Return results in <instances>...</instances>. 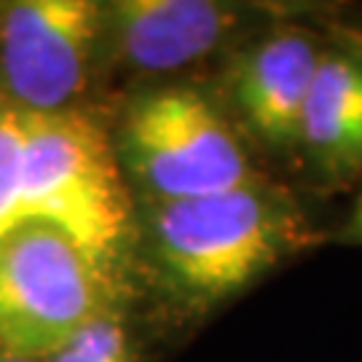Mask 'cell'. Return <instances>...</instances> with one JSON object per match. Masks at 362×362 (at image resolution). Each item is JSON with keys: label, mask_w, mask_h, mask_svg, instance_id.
Listing matches in <instances>:
<instances>
[{"label": "cell", "mask_w": 362, "mask_h": 362, "mask_svg": "<svg viewBox=\"0 0 362 362\" xmlns=\"http://www.w3.org/2000/svg\"><path fill=\"white\" fill-rule=\"evenodd\" d=\"M311 242L298 204L272 182L180 202H137L134 252L175 314L202 317L247 293Z\"/></svg>", "instance_id": "cell-1"}, {"label": "cell", "mask_w": 362, "mask_h": 362, "mask_svg": "<svg viewBox=\"0 0 362 362\" xmlns=\"http://www.w3.org/2000/svg\"><path fill=\"white\" fill-rule=\"evenodd\" d=\"M325 180H346L362 169V57L325 49L311 83L300 143Z\"/></svg>", "instance_id": "cell-8"}, {"label": "cell", "mask_w": 362, "mask_h": 362, "mask_svg": "<svg viewBox=\"0 0 362 362\" xmlns=\"http://www.w3.org/2000/svg\"><path fill=\"white\" fill-rule=\"evenodd\" d=\"M62 228L100 266L124 279L134 252L137 199L121 169L113 132L89 107L33 113L22 220Z\"/></svg>", "instance_id": "cell-2"}, {"label": "cell", "mask_w": 362, "mask_h": 362, "mask_svg": "<svg viewBox=\"0 0 362 362\" xmlns=\"http://www.w3.org/2000/svg\"><path fill=\"white\" fill-rule=\"evenodd\" d=\"M0 362H43V360H33V357H22V354L0 349Z\"/></svg>", "instance_id": "cell-12"}, {"label": "cell", "mask_w": 362, "mask_h": 362, "mask_svg": "<svg viewBox=\"0 0 362 362\" xmlns=\"http://www.w3.org/2000/svg\"><path fill=\"white\" fill-rule=\"evenodd\" d=\"M103 16L105 70L169 76L233 49L252 11L218 0H110Z\"/></svg>", "instance_id": "cell-6"}, {"label": "cell", "mask_w": 362, "mask_h": 362, "mask_svg": "<svg viewBox=\"0 0 362 362\" xmlns=\"http://www.w3.org/2000/svg\"><path fill=\"white\" fill-rule=\"evenodd\" d=\"M46 362H143L121 306L78 327Z\"/></svg>", "instance_id": "cell-10"}, {"label": "cell", "mask_w": 362, "mask_h": 362, "mask_svg": "<svg viewBox=\"0 0 362 362\" xmlns=\"http://www.w3.org/2000/svg\"><path fill=\"white\" fill-rule=\"evenodd\" d=\"M30 129L33 113L0 100V236L22 220Z\"/></svg>", "instance_id": "cell-9"}, {"label": "cell", "mask_w": 362, "mask_h": 362, "mask_svg": "<svg viewBox=\"0 0 362 362\" xmlns=\"http://www.w3.org/2000/svg\"><path fill=\"white\" fill-rule=\"evenodd\" d=\"M113 143L137 202L199 199L260 180L239 129L191 83L134 91Z\"/></svg>", "instance_id": "cell-3"}, {"label": "cell", "mask_w": 362, "mask_h": 362, "mask_svg": "<svg viewBox=\"0 0 362 362\" xmlns=\"http://www.w3.org/2000/svg\"><path fill=\"white\" fill-rule=\"evenodd\" d=\"M341 239L349 242V245H362V194L357 196V204H354V209H351L349 220L344 223Z\"/></svg>", "instance_id": "cell-11"}, {"label": "cell", "mask_w": 362, "mask_h": 362, "mask_svg": "<svg viewBox=\"0 0 362 362\" xmlns=\"http://www.w3.org/2000/svg\"><path fill=\"white\" fill-rule=\"evenodd\" d=\"M105 73L100 0L0 3V100L27 113H65Z\"/></svg>", "instance_id": "cell-5"}, {"label": "cell", "mask_w": 362, "mask_h": 362, "mask_svg": "<svg viewBox=\"0 0 362 362\" xmlns=\"http://www.w3.org/2000/svg\"><path fill=\"white\" fill-rule=\"evenodd\" d=\"M124 279L73 236L38 218L0 236V349L49 360L103 311L121 306Z\"/></svg>", "instance_id": "cell-4"}, {"label": "cell", "mask_w": 362, "mask_h": 362, "mask_svg": "<svg viewBox=\"0 0 362 362\" xmlns=\"http://www.w3.org/2000/svg\"><path fill=\"white\" fill-rule=\"evenodd\" d=\"M322 46L306 27L279 25L242 43L226 73V97L245 132L274 153H293Z\"/></svg>", "instance_id": "cell-7"}]
</instances>
